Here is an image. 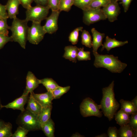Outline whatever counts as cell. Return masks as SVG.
<instances>
[{
  "mask_svg": "<svg viewBox=\"0 0 137 137\" xmlns=\"http://www.w3.org/2000/svg\"><path fill=\"white\" fill-rule=\"evenodd\" d=\"M12 126L9 122H5L0 128V137H10L12 135Z\"/></svg>",
  "mask_w": 137,
  "mask_h": 137,
  "instance_id": "obj_25",
  "label": "cell"
},
{
  "mask_svg": "<svg viewBox=\"0 0 137 137\" xmlns=\"http://www.w3.org/2000/svg\"><path fill=\"white\" fill-rule=\"evenodd\" d=\"M81 114L84 117L95 116L101 117L102 116L100 105L96 104L92 99L89 97L84 99L80 106Z\"/></svg>",
  "mask_w": 137,
  "mask_h": 137,
  "instance_id": "obj_6",
  "label": "cell"
},
{
  "mask_svg": "<svg viewBox=\"0 0 137 137\" xmlns=\"http://www.w3.org/2000/svg\"><path fill=\"white\" fill-rule=\"evenodd\" d=\"M29 98L28 95H26L23 94L22 95L15 99L12 102L9 103L5 105H2V108L12 109L14 110H20L22 112L25 110L24 107L27 102Z\"/></svg>",
  "mask_w": 137,
  "mask_h": 137,
  "instance_id": "obj_13",
  "label": "cell"
},
{
  "mask_svg": "<svg viewBox=\"0 0 137 137\" xmlns=\"http://www.w3.org/2000/svg\"><path fill=\"white\" fill-rule=\"evenodd\" d=\"M132 0H122V4L125 12H126L128 10L130 4Z\"/></svg>",
  "mask_w": 137,
  "mask_h": 137,
  "instance_id": "obj_41",
  "label": "cell"
},
{
  "mask_svg": "<svg viewBox=\"0 0 137 137\" xmlns=\"http://www.w3.org/2000/svg\"><path fill=\"white\" fill-rule=\"evenodd\" d=\"M128 124L134 129H137V112L131 115Z\"/></svg>",
  "mask_w": 137,
  "mask_h": 137,
  "instance_id": "obj_36",
  "label": "cell"
},
{
  "mask_svg": "<svg viewBox=\"0 0 137 137\" xmlns=\"http://www.w3.org/2000/svg\"><path fill=\"white\" fill-rule=\"evenodd\" d=\"M5 123L4 121L0 119V128L4 125Z\"/></svg>",
  "mask_w": 137,
  "mask_h": 137,
  "instance_id": "obj_46",
  "label": "cell"
},
{
  "mask_svg": "<svg viewBox=\"0 0 137 137\" xmlns=\"http://www.w3.org/2000/svg\"><path fill=\"white\" fill-rule=\"evenodd\" d=\"M128 43L127 41H119L115 38L112 39L107 36L106 37L105 41L102 46L101 51H102L105 49L108 51H109L112 48L122 46Z\"/></svg>",
  "mask_w": 137,
  "mask_h": 137,
  "instance_id": "obj_16",
  "label": "cell"
},
{
  "mask_svg": "<svg viewBox=\"0 0 137 137\" xmlns=\"http://www.w3.org/2000/svg\"><path fill=\"white\" fill-rule=\"evenodd\" d=\"M108 136L107 134L105 133L101 134L100 135L96 136L95 137H107Z\"/></svg>",
  "mask_w": 137,
  "mask_h": 137,
  "instance_id": "obj_45",
  "label": "cell"
},
{
  "mask_svg": "<svg viewBox=\"0 0 137 137\" xmlns=\"http://www.w3.org/2000/svg\"><path fill=\"white\" fill-rule=\"evenodd\" d=\"M41 130L47 137H55V124L50 118L47 122L41 125Z\"/></svg>",
  "mask_w": 137,
  "mask_h": 137,
  "instance_id": "obj_19",
  "label": "cell"
},
{
  "mask_svg": "<svg viewBox=\"0 0 137 137\" xmlns=\"http://www.w3.org/2000/svg\"><path fill=\"white\" fill-rule=\"evenodd\" d=\"M20 4L19 0H8L6 5L8 18L13 19L19 14V7Z\"/></svg>",
  "mask_w": 137,
  "mask_h": 137,
  "instance_id": "obj_15",
  "label": "cell"
},
{
  "mask_svg": "<svg viewBox=\"0 0 137 137\" xmlns=\"http://www.w3.org/2000/svg\"><path fill=\"white\" fill-rule=\"evenodd\" d=\"M77 59L79 61L90 60L91 59L90 52L84 51L83 47L79 48Z\"/></svg>",
  "mask_w": 137,
  "mask_h": 137,
  "instance_id": "obj_31",
  "label": "cell"
},
{
  "mask_svg": "<svg viewBox=\"0 0 137 137\" xmlns=\"http://www.w3.org/2000/svg\"><path fill=\"white\" fill-rule=\"evenodd\" d=\"M29 132L27 129L19 126L15 132L13 134L12 137H26Z\"/></svg>",
  "mask_w": 137,
  "mask_h": 137,
  "instance_id": "obj_34",
  "label": "cell"
},
{
  "mask_svg": "<svg viewBox=\"0 0 137 137\" xmlns=\"http://www.w3.org/2000/svg\"><path fill=\"white\" fill-rule=\"evenodd\" d=\"M102 9L107 19L110 22L117 20L121 12V9L117 2L115 0L112 1Z\"/></svg>",
  "mask_w": 137,
  "mask_h": 137,
  "instance_id": "obj_9",
  "label": "cell"
},
{
  "mask_svg": "<svg viewBox=\"0 0 137 137\" xmlns=\"http://www.w3.org/2000/svg\"><path fill=\"white\" fill-rule=\"evenodd\" d=\"M83 27H79L74 29L70 33L68 37L69 41L72 44L75 45L77 44L78 41L79 32L83 30Z\"/></svg>",
  "mask_w": 137,
  "mask_h": 137,
  "instance_id": "obj_29",
  "label": "cell"
},
{
  "mask_svg": "<svg viewBox=\"0 0 137 137\" xmlns=\"http://www.w3.org/2000/svg\"><path fill=\"white\" fill-rule=\"evenodd\" d=\"M23 7L27 9L30 7L33 0H19Z\"/></svg>",
  "mask_w": 137,
  "mask_h": 137,
  "instance_id": "obj_40",
  "label": "cell"
},
{
  "mask_svg": "<svg viewBox=\"0 0 137 137\" xmlns=\"http://www.w3.org/2000/svg\"><path fill=\"white\" fill-rule=\"evenodd\" d=\"M27 102L26 109L38 116L41 111L42 108L34 98L31 93Z\"/></svg>",
  "mask_w": 137,
  "mask_h": 137,
  "instance_id": "obj_17",
  "label": "cell"
},
{
  "mask_svg": "<svg viewBox=\"0 0 137 137\" xmlns=\"http://www.w3.org/2000/svg\"><path fill=\"white\" fill-rule=\"evenodd\" d=\"M2 105V104H1V100L0 98V110L2 108V107H1Z\"/></svg>",
  "mask_w": 137,
  "mask_h": 137,
  "instance_id": "obj_48",
  "label": "cell"
},
{
  "mask_svg": "<svg viewBox=\"0 0 137 137\" xmlns=\"http://www.w3.org/2000/svg\"><path fill=\"white\" fill-rule=\"evenodd\" d=\"M107 135L109 137H118V130L115 127H110L108 129Z\"/></svg>",
  "mask_w": 137,
  "mask_h": 137,
  "instance_id": "obj_38",
  "label": "cell"
},
{
  "mask_svg": "<svg viewBox=\"0 0 137 137\" xmlns=\"http://www.w3.org/2000/svg\"><path fill=\"white\" fill-rule=\"evenodd\" d=\"M73 0V1H75V0Z\"/></svg>",
  "mask_w": 137,
  "mask_h": 137,
  "instance_id": "obj_51",
  "label": "cell"
},
{
  "mask_svg": "<svg viewBox=\"0 0 137 137\" xmlns=\"http://www.w3.org/2000/svg\"><path fill=\"white\" fill-rule=\"evenodd\" d=\"M111 0V1H114V0Z\"/></svg>",
  "mask_w": 137,
  "mask_h": 137,
  "instance_id": "obj_50",
  "label": "cell"
},
{
  "mask_svg": "<svg viewBox=\"0 0 137 137\" xmlns=\"http://www.w3.org/2000/svg\"><path fill=\"white\" fill-rule=\"evenodd\" d=\"M8 18L6 5H3L0 3V18L7 19Z\"/></svg>",
  "mask_w": 137,
  "mask_h": 137,
  "instance_id": "obj_39",
  "label": "cell"
},
{
  "mask_svg": "<svg viewBox=\"0 0 137 137\" xmlns=\"http://www.w3.org/2000/svg\"><path fill=\"white\" fill-rule=\"evenodd\" d=\"M74 1L72 0H60L58 7V10L61 12H68L73 5Z\"/></svg>",
  "mask_w": 137,
  "mask_h": 137,
  "instance_id": "obj_28",
  "label": "cell"
},
{
  "mask_svg": "<svg viewBox=\"0 0 137 137\" xmlns=\"http://www.w3.org/2000/svg\"><path fill=\"white\" fill-rule=\"evenodd\" d=\"M60 0H48L47 5L52 11L58 10V7Z\"/></svg>",
  "mask_w": 137,
  "mask_h": 137,
  "instance_id": "obj_37",
  "label": "cell"
},
{
  "mask_svg": "<svg viewBox=\"0 0 137 137\" xmlns=\"http://www.w3.org/2000/svg\"><path fill=\"white\" fill-rule=\"evenodd\" d=\"M111 1L110 0H92L86 9L100 8L106 6Z\"/></svg>",
  "mask_w": 137,
  "mask_h": 137,
  "instance_id": "obj_27",
  "label": "cell"
},
{
  "mask_svg": "<svg viewBox=\"0 0 137 137\" xmlns=\"http://www.w3.org/2000/svg\"><path fill=\"white\" fill-rule=\"evenodd\" d=\"M114 116L117 123L121 126L127 125L129 122L130 115L122 109L117 112Z\"/></svg>",
  "mask_w": 137,
  "mask_h": 137,
  "instance_id": "obj_20",
  "label": "cell"
},
{
  "mask_svg": "<svg viewBox=\"0 0 137 137\" xmlns=\"http://www.w3.org/2000/svg\"><path fill=\"white\" fill-rule=\"evenodd\" d=\"M83 21L87 25L107 19L102 9H88L83 10Z\"/></svg>",
  "mask_w": 137,
  "mask_h": 137,
  "instance_id": "obj_8",
  "label": "cell"
},
{
  "mask_svg": "<svg viewBox=\"0 0 137 137\" xmlns=\"http://www.w3.org/2000/svg\"><path fill=\"white\" fill-rule=\"evenodd\" d=\"M40 84L39 79H38L31 72L29 71L26 77V85L23 94L28 95L29 93L38 87Z\"/></svg>",
  "mask_w": 137,
  "mask_h": 137,
  "instance_id": "obj_12",
  "label": "cell"
},
{
  "mask_svg": "<svg viewBox=\"0 0 137 137\" xmlns=\"http://www.w3.org/2000/svg\"><path fill=\"white\" fill-rule=\"evenodd\" d=\"M31 93L42 108L52 106V101L54 99L52 92L47 91L43 93L35 94L33 92Z\"/></svg>",
  "mask_w": 137,
  "mask_h": 137,
  "instance_id": "obj_11",
  "label": "cell"
},
{
  "mask_svg": "<svg viewBox=\"0 0 137 137\" xmlns=\"http://www.w3.org/2000/svg\"><path fill=\"white\" fill-rule=\"evenodd\" d=\"M82 44L89 48L92 47V41L91 36L87 31L83 30L81 35Z\"/></svg>",
  "mask_w": 137,
  "mask_h": 137,
  "instance_id": "obj_26",
  "label": "cell"
},
{
  "mask_svg": "<svg viewBox=\"0 0 137 137\" xmlns=\"http://www.w3.org/2000/svg\"><path fill=\"white\" fill-rule=\"evenodd\" d=\"M91 32L93 37L92 47L93 53H98V48L102 45V40L105 37V34L99 32L93 28L91 29Z\"/></svg>",
  "mask_w": 137,
  "mask_h": 137,
  "instance_id": "obj_14",
  "label": "cell"
},
{
  "mask_svg": "<svg viewBox=\"0 0 137 137\" xmlns=\"http://www.w3.org/2000/svg\"><path fill=\"white\" fill-rule=\"evenodd\" d=\"M7 19L0 18V34L8 35L9 29L10 26L7 23Z\"/></svg>",
  "mask_w": 137,
  "mask_h": 137,
  "instance_id": "obj_32",
  "label": "cell"
},
{
  "mask_svg": "<svg viewBox=\"0 0 137 137\" xmlns=\"http://www.w3.org/2000/svg\"><path fill=\"white\" fill-rule=\"evenodd\" d=\"M50 9L48 6L37 5L35 6H31L26 9L25 19L28 21L41 23L47 17Z\"/></svg>",
  "mask_w": 137,
  "mask_h": 137,
  "instance_id": "obj_5",
  "label": "cell"
},
{
  "mask_svg": "<svg viewBox=\"0 0 137 137\" xmlns=\"http://www.w3.org/2000/svg\"><path fill=\"white\" fill-rule=\"evenodd\" d=\"M10 29L13 41L18 43L23 48H26L29 27L28 21L25 19L21 20L17 17L13 19Z\"/></svg>",
  "mask_w": 137,
  "mask_h": 137,
  "instance_id": "obj_3",
  "label": "cell"
},
{
  "mask_svg": "<svg viewBox=\"0 0 137 137\" xmlns=\"http://www.w3.org/2000/svg\"><path fill=\"white\" fill-rule=\"evenodd\" d=\"M17 124L29 131L41 130V124L38 116L26 109L19 116Z\"/></svg>",
  "mask_w": 137,
  "mask_h": 137,
  "instance_id": "obj_4",
  "label": "cell"
},
{
  "mask_svg": "<svg viewBox=\"0 0 137 137\" xmlns=\"http://www.w3.org/2000/svg\"><path fill=\"white\" fill-rule=\"evenodd\" d=\"M84 136L82 135L77 132L73 134L71 136V137H83Z\"/></svg>",
  "mask_w": 137,
  "mask_h": 137,
  "instance_id": "obj_44",
  "label": "cell"
},
{
  "mask_svg": "<svg viewBox=\"0 0 137 137\" xmlns=\"http://www.w3.org/2000/svg\"><path fill=\"white\" fill-rule=\"evenodd\" d=\"M52 106L42 108L41 111L38 116L41 125L47 122L50 118Z\"/></svg>",
  "mask_w": 137,
  "mask_h": 137,
  "instance_id": "obj_23",
  "label": "cell"
},
{
  "mask_svg": "<svg viewBox=\"0 0 137 137\" xmlns=\"http://www.w3.org/2000/svg\"><path fill=\"white\" fill-rule=\"evenodd\" d=\"M37 5L44 6L47 5L48 0H33Z\"/></svg>",
  "mask_w": 137,
  "mask_h": 137,
  "instance_id": "obj_42",
  "label": "cell"
},
{
  "mask_svg": "<svg viewBox=\"0 0 137 137\" xmlns=\"http://www.w3.org/2000/svg\"><path fill=\"white\" fill-rule=\"evenodd\" d=\"M137 137V129H135L133 132V137Z\"/></svg>",
  "mask_w": 137,
  "mask_h": 137,
  "instance_id": "obj_47",
  "label": "cell"
},
{
  "mask_svg": "<svg viewBox=\"0 0 137 137\" xmlns=\"http://www.w3.org/2000/svg\"><path fill=\"white\" fill-rule=\"evenodd\" d=\"M134 106L137 109V97L136 96L133 99L131 100Z\"/></svg>",
  "mask_w": 137,
  "mask_h": 137,
  "instance_id": "obj_43",
  "label": "cell"
},
{
  "mask_svg": "<svg viewBox=\"0 0 137 137\" xmlns=\"http://www.w3.org/2000/svg\"><path fill=\"white\" fill-rule=\"evenodd\" d=\"M121 104V109L130 115L137 112L136 108L131 101L121 99L119 101Z\"/></svg>",
  "mask_w": 137,
  "mask_h": 137,
  "instance_id": "obj_21",
  "label": "cell"
},
{
  "mask_svg": "<svg viewBox=\"0 0 137 137\" xmlns=\"http://www.w3.org/2000/svg\"><path fill=\"white\" fill-rule=\"evenodd\" d=\"M11 36H9L3 34H0V50L9 42H12Z\"/></svg>",
  "mask_w": 137,
  "mask_h": 137,
  "instance_id": "obj_35",
  "label": "cell"
},
{
  "mask_svg": "<svg viewBox=\"0 0 137 137\" xmlns=\"http://www.w3.org/2000/svg\"><path fill=\"white\" fill-rule=\"evenodd\" d=\"M114 81L108 86L102 89V97L100 104L102 112L109 121L113 118L120 107L115 98L114 92Z\"/></svg>",
  "mask_w": 137,
  "mask_h": 137,
  "instance_id": "obj_1",
  "label": "cell"
},
{
  "mask_svg": "<svg viewBox=\"0 0 137 137\" xmlns=\"http://www.w3.org/2000/svg\"><path fill=\"white\" fill-rule=\"evenodd\" d=\"M40 84H42L46 89L47 91L52 92L59 85L53 79L46 78L39 79Z\"/></svg>",
  "mask_w": 137,
  "mask_h": 137,
  "instance_id": "obj_22",
  "label": "cell"
},
{
  "mask_svg": "<svg viewBox=\"0 0 137 137\" xmlns=\"http://www.w3.org/2000/svg\"><path fill=\"white\" fill-rule=\"evenodd\" d=\"M50 15L47 17L46 22L43 26L46 33L52 34L58 29V20L60 12L59 10L52 11Z\"/></svg>",
  "mask_w": 137,
  "mask_h": 137,
  "instance_id": "obj_10",
  "label": "cell"
},
{
  "mask_svg": "<svg viewBox=\"0 0 137 137\" xmlns=\"http://www.w3.org/2000/svg\"><path fill=\"white\" fill-rule=\"evenodd\" d=\"M92 0H75L73 5L83 10L86 9Z\"/></svg>",
  "mask_w": 137,
  "mask_h": 137,
  "instance_id": "obj_33",
  "label": "cell"
},
{
  "mask_svg": "<svg viewBox=\"0 0 137 137\" xmlns=\"http://www.w3.org/2000/svg\"><path fill=\"white\" fill-rule=\"evenodd\" d=\"M95 57L94 65L97 68H105L113 73H120L126 67L127 64L122 62L117 56L113 55L93 53Z\"/></svg>",
  "mask_w": 137,
  "mask_h": 137,
  "instance_id": "obj_2",
  "label": "cell"
},
{
  "mask_svg": "<svg viewBox=\"0 0 137 137\" xmlns=\"http://www.w3.org/2000/svg\"><path fill=\"white\" fill-rule=\"evenodd\" d=\"M79 48L76 46L69 45L64 48V53L63 57L73 62H77V56Z\"/></svg>",
  "mask_w": 137,
  "mask_h": 137,
  "instance_id": "obj_18",
  "label": "cell"
},
{
  "mask_svg": "<svg viewBox=\"0 0 137 137\" xmlns=\"http://www.w3.org/2000/svg\"><path fill=\"white\" fill-rule=\"evenodd\" d=\"M115 1H116V2H117L118 1H119V0H115Z\"/></svg>",
  "mask_w": 137,
  "mask_h": 137,
  "instance_id": "obj_49",
  "label": "cell"
},
{
  "mask_svg": "<svg viewBox=\"0 0 137 137\" xmlns=\"http://www.w3.org/2000/svg\"><path fill=\"white\" fill-rule=\"evenodd\" d=\"M70 87L68 86L62 87L59 86L52 92L54 99H58L63 94L66 93L70 89Z\"/></svg>",
  "mask_w": 137,
  "mask_h": 137,
  "instance_id": "obj_30",
  "label": "cell"
},
{
  "mask_svg": "<svg viewBox=\"0 0 137 137\" xmlns=\"http://www.w3.org/2000/svg\"><path fill=\"white\" fill-rule=\"evenodd\" d=\"M46 33L41 23L32 22L31 26L28 28L27 41L31 44H38L43 39Z\"/></svg>",
  "mask_w": 137,
  "mask_h": 137,
  "instance_id": "obj_7",
  "label": "cell"
},
{
  "mask_svg": "<svg viewBox=\"0 0 137 137\" xmlns=\"http://www.w3.org/2000/svg\"><path fill=\"white\" fill-rule=\"evenodd\" d=\"M134 130L128 124L121 126L118 130V137H133Z\"/></svg>",
  "mask_w": 137,
  "mask_h": 137,
  "instance_id": "obj_24",
  "label": "cell"
}]
</instances>
